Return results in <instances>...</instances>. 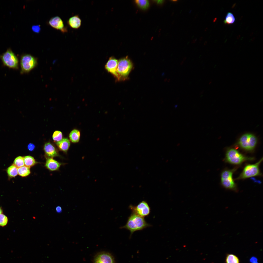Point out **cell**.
I'll return each mask as SVG.
<instances>
[{
    "mask_svg": "<svg viewBox=\"0 0 263 263\" xmlns=\"http://www.w3.org/2000/svg\"><path fill=\"white\" fill-rule=\"evenodd\" d=\"M151 226L146 222L144 217L132 213L128 218L125 225L121 228L129 230L131 236L134 232L142 230Z\"/></svg>",
    "mask_w": 263,
    "mask_h": 263,
    "instance_id": "cell-1",
    "label": "cell"
},
{
    "mask_svg": "<svg viewBox=\"0 0 263 263\" xmlns=\"http://www.w3.org/2000/svg\"><path fill=\"white\" fill-rule=\"evenodd\" d=\"M254 159V157H248L244 155L234 148L228 149L226 151L225 154L226 161L234 165H240L244 161L253 160Z\"/></svg>",
    "mask_w": 263,
    "mask_h": 263,
    "instance_id": "cell-2",
    "label": "cell"
},
{
    "mask_svg": "<svg viewBox=\"0 0 263 263\" xmlns=\"http://www.w3.org/2000/svg\"><path fill=\"white\" fill-rule=\"evenodd\" d=\"M133 67L132 62L127 56L120 59L117 69L119 81L127 79Z\"/></svg>",
    "mask_w": 263,
    "mask_h": 263,
    "instance_id": "cell-3",
    "label": "cell"
},
{
    "mask_svg": "<svg viewBox=\"0 0 263 263\" xmlns=\"http://www.w3.org/2000/svg\"><path fill=\"white\" fill-rule=\"evenodd\" d=\"M257 139L254 135L247 133L242 135L239 139L238 144L243 150L251 151L255 148L257 143Z\"/></svg>",
    "mask_w": 263,
    "mask_h": 263,
    "instance_id": "cell-4",
    "label": "cell"
},
{
    "mask_svg": "<svg viewBox=\"0 0 263 263\" xmlns=\"http://www.w3.org/2000/svg\"><path fill=\"white\" fill-rule=\"evenodd\" d=\"M263 158L257 162L253 164H248L244 167L236 180L244 179L253 177L259 176L261 174L259 168V165L262 161Z\"/></svg>",
    "mask_w": 263,
    "mask_h": 263,
    "instance_id": "cell-5",
    "label": "cell"
},
{
    "mask_svg": "<svg viewBox=\"0 0 263 263\" xmlns=\"http://www.w3.org/2000/svg\"><path fill=\"white\" fill-rule=\"evenodd\" d=\"M37 59L29 54H25L20 57V73L22 74L29 73L37 65Z\"/></svg>",
    "mask_w": 263,
    "mask_h": 263,
    "instance_id": "cell-6",
    "label": "cell"
},
{
    "mask_svg": "<svg viewBox=\"0 0 263 263\" xmlns=\"http://www.w3.org/2000/svg\"><path fill=\"white\" fill-rule=\"evenodd\" d=\"M0 58L4 66L14 69H19L18 58L10 48L0 55Z\"/></svg>",
    "mask_w": 263,
    "mask_h": 263,
    "instance_id": "cell-7",
    "label": "cell"
},
{
    "mask_svg": "<svg viewBox=\"0 0 263 263\" xmlns=\"http://www.w3.org/2000/svg\"><path fill=\"white\" fill-rule=\"evenodd\" d=\"M236 169L224 170L221 174V183L224 188L234 190L237 191V186L233 178V175Z\"/></svg>",
    "mask_w": 263,
    "mask_h": 263,
    "instance_id": "cell-8",
    "label": "cell"
},
{
    "mask_svg": "<svg viewBox=\"0 0 263 263\" xmlns=\"http://www.w3.org/2000/svg\"><path fill=\"white\" fill-rule=\"evenodd\" d=\"M129 208L132 211V213L143 217L148 216L150 211L148 203L144 200L140 202L136 206L130 205Z\"/></svg>",
    "mask_w": 263,
    "mask_h": 263,
    "instance_id": "cell-9",
    "label": "cell"
},
{
    "mask_svg": "<svg viewBox=\"0 0 263 263\" xmlns=\"http://www.w3.org/2000/svg\"><path fill=\"white\" fill-rule=\"evenodd\" d=\"M94 263H114L113 256L110 253L102 252L98 254L95 257Z\"/></svg>",
    "mask_w": 263,
    "mask_h": 263,
    "instance_id": "cell-10",
    "label": "cell"
},
{
    "mask_svg": "<svg viewBox=\"0 0 263 263\" xmlns=\"http://www.w3.org/2000/svg\"><path fill=\"white\" fill-rule=\"evenodd\" d=\"M118 63V61L117 59L113 57H111L105 65V68L119 80V78L117 72Z\"/></svg>",
    "mask_w": 263,
    "mask_h": 263,
    "instance_id": "cell-11",
    "label": "cell"
},
{
    "mask_svg": "<svg viewBox=\"0 0 263 263\" xmlns=\"http://www.w3.org/2000/svg\"><path fill=\"white\" fill-rule=\"evenodd\" d=\"M49 25L53 28L60 30L64 33L67 31V29L65 27L63 21L60 17L56 16L51 18L49 21Z\"/></svg>",
    "mask_w": 263,
    "mask_h": 263,
    "instance_id": "cell-12",
    "label": "cell"
},
{
    "mask_svg": "<svg viewBox=\"0 0 263 263\" xmlns=\"http://www.w3.org/2000/svg\"><path fill=\"white\" fill-rule=\"evenodd\" d=\"M45 153L50 157H53L58 155L57 150L54 146L51 143H46L44 147Z\"/></svg>",
    "mask_w": 263,
    "mask_h": 263,
    "instance_id": "cell-13",
    "label": "cell"
},
{
    "mask_svg": "<svg viewBox=\"0 0 263 263\" xmlns=\"http://www.w3.org/2000/svg\"><path fill=\"white\" fill-rule=\"evenodd\" d=\"M67 24L71 28L77 29L80 27L81 20L78 15H75L70 18L68 20Z\"/></svg>",
    "mask_w": 263,
    "mask_h": 263,
    "instance_id": "cell-14",
    "label": "cell"
},
{
    "mask_svg": "<svg viewBox=\"0 0 263 263\" xmlns=\"http://www.w3.org/2000/svg\"><path fill=\"white\" fill-rule=\"evenodd\" d=\"M61 164L51 158L47 159L45 166L48 169L52 171L58 169L60 167Z\"/></svg>",
    "mask_w": 263,
    "mask_h": 263,
    "instance_id": "cell-15",
    "label": "cell"
},
{
    "mask_svg": "<svg viewBox=\"0 0 263 263\" xmlns=\"http://www.w3.org/2000/svg\"><path fill=\"white\" fill-rule=\"evenodd\" d=\"M56 144L59 149L66 152L70 146V143L69 140L67 138H64L60 141L56 142Z\"/></svg>",
    "mask_w": 263,
    "mask_h": 263,
    "instance_id": "cell-16",
    "label": "cell"
},
{
    "mask_svg": "<svg viewBox=\"0 0 263 263\" xmlns=\"http://www.w3.org/2000/svg\"><path fill=\"white\" fill-rule=\"evenodd\" d=\"M80 132L78 130L74 129L72 130L69 134L70 141L72 142H78L79 141L80 137Z\"/></svg>",
    "mask_w": 263,
    "mask_h": 263,
    "instance_id": "cell-17",
    "label": "cell"
},
{
    "mask_svg": "<svg viewBox=\"0 0 263 263\" xmlns=\"http://www.w3.org/2000/svg\"><path fill=\"white\" fill-rule=\"evenodd\" d=\"M24 164L25 166L30 167L34 165L36 162L34 158L30 156H27L23 157Z\"/></svg>",
    "mask_w": 263,
    "mask_h": 263,
    "instance_id": "cell-18",
    "label": "cell"
},
{
    "mask_svg": "<svg viewBox=\"0 0 263 263\" xmlns=\"http://www.w3.org/2000/svg\"><path fill=\"white\" fill-rule=\"evenodd\" d=\"M18 173L19 175L22 177H26L30 173V168L24 166L18 168Z\"/></svg>",
    "mask_w": 263,
    "mask_h": 263,
    "instance_id": "cell-19",
    "label": "cell"
},
{
    "mask_svg": "<svg viewBox=\"0 0 263 263\" xmlns=\"http://www.w3.org/2000/svg\"><path fill=\"white\" fill-rule=\"evenodd\" d=\"M226 263H240L238 258L236 255L231 254H228L225 259Z\"/></svg>",
    "mask_w": 263,
    "mask_h": 263,
    "instance_id": "cell-20",
    "label": "cell"
},
{
    "mask_svg": "<svg viewBox=\"0 0 263 263\" xmlns=\"http://www.w3.org/2000/svg\"><path fill=\"white\" fill-rule=\"evenodd\" d=\"M7 172L9 177H14L18 174V168L13 164L8 168Z\"/></svg>",
    "mask_w": 263,
    "mask_h": 263,
    "instance_id": "cell-21",
    "label": "cell"
},
{
    "mask_svg": "<svg viewBox=\"0 0 263 263\" xmlns=\"http://www.w3.org/2000/svg\"><path fill=\"white\" fill-rule=\"evenodd\" d=\"M235 21V18L233 14L231 12H228L226 15L224 22L226 24H231L234 23Z\"/></svg>",
    "mask_w": 263,
    "mask_h": 263,
    "instance_id": "cell-22",
    "label": "cell"
},
{
    "mask_svg": "<svg viewBox=\"0 0 263 263\" xmlns=\"http://www.w3.org/2000/svg\"><path fill=\"white\" fill-rule=\"evenodd\" d=\"M135 2L138 6L142 9H147L149 6V2L147 0H136Z\"/></svg>",
    "mask_w": 263,
    "mask_h": 263,
    "instance_id": "cell-23",
    "label": "cell"
},
{
    "mask_svg": "<svg viewBox=\"0 0 263 263\" xmlns=\"http://www.w3.org/2000/svg\"><path fill=\"white\" fill-rule=\"evenodd\" d=\"M13 164L18 168L24 165L23 157L21 156H18L15 159Z\"/></svg>",
    "mask_w": 263,
    "mask_h": 263,
    "instance_id": "cell-24",
    "label": "cell"
},
{
    "mask_svg": "<svg viewBox=\"0 0 263 263\" xmlns=\"http://www.w3.org/2000/svg\"><path fill=\"white\" fill-rule=\"evenodd\" d=\"M63 135L62 132L58 131H56L53 133L52 138L53 140L55 142L59 141L62 139Z\"/></svg>",
    "mask_w": 263,
    "mask_h": 263,
    "instance_id": "cell-25",
    "label": "cell"
},
{
    "mask_svg": "<svg viewBox=\"0 0 263 263\" xmlns=\"http://www.w3.org/2000/svg\"><path fill=\"white\" fill-rule=\"evenodd\" d=\"M8 221L7 217L2 214H0V225L4 226L7 224Z\"/></svg>",
    "mask_w": 263,
    "mask_h": 263,
    "instance_id": "cell-26",
    "label": "cell"
},
{
    "mask_svg": "<svg viewBox=\"0 0 263 263\" xmlns=\"http://www.w3.org/2000/svg\"><path fill=\"white\" fill-rule=\"evenodd\" d=\"M31 29L33 32L36 33H39L41 30L40 26L39 25H33Z\"/></svg>",
    "mask_w": 263,
    "mask_h": 263,
    "instance_id": "cell-27",
    "label": "cell"
},
{
    "mask_svg": "<svg viewBox=\"0 0 263 263\" xmlns=\"http://www.w3.org/2000/svg\"><path fill=\"white\" fill-rule=\"evenodd\" d=\"M35 148V145L33 143H29L28 145V150L30 151H33Z\"/></svg>",
    "mask_w": 263,
    "mask_h": 263,
    "instance_id": "cell-28",
    "label": "cell"
},
{
    "mask_svg": "<svg viewBox=\"0 0 263 263\" xmlns=\"http://www.w3.org/2000/svg\"><path fill=\"white\" fill-rule=\"evenodd\" d=\"M257 258L255 257H252L250 259V262L252 263L253 262H257Z\"/></svg>",
    "mask_w": 263,
    "mask_h": 263,
    "instance_id": "cell-29",
    "label": "cell"
},
{
    "mask_svg": "<svg viewBox=\"0 0 263 263\" xmlns=\"http://www.w3.org/2000/svg\"><path fill=\"white\" fill-rule=\"evenodd\" d=\"M56 210L57 212L60 213L62 211L61 207L60 206H58L56 207Z\"/></svg>",
    "mask_w": 263,
    "mask_h": 263,
    "instance_id": "cell-30",
    "label": "cell"
},
{
    "mask_svg": "<svg viewBox=\"0 0 263 263\" xmlns=\"http://www.w3.org/2000/svg\"><path fill=\"white\" fill-rule=\"evenodd\" d=\"M164 1L163 0H157L156 2L158 3L159 4H162L164 2Z\"/></svg>",
    "mask_w": 263,
    "mask_h": 263,
    "instance_id": "cell-31",
    "label": "cell"
},
{
    "mask_svg": "<svg viewBox=\"0 0 263 263\" xmlns=\"http://www.w3.org/2000/svg\"><path fill=\"white\" fill-rule=\"evenodd\" d=\"M2 213V210L1 208L0 207V214H1Z\"/></svg>",
    "mask_w": 263,
    "mask_h": 263,
    "instance_id": "cell-32",
    "label": "cell"
},
{
    "mask_svg": "<svg viewBox=\"0 0 263 263\" xmlns=\"http://www.w3.org/2000/svg\"><path fill=\"white\" fill-rule=\"evenodd\" d=\"M184 61H182V62H181V63H180V65H183V63H184Z\"/></svg>",
    "mask_w": 263,
    "mask_h": 263,
    "instance_id": "cell-33",
    "label": "cell"
},
{
    "mask_svg": "<svg viewBox=\"0 0 263 263\" xmlns=\"http://www.w3.org/2000/svg\"><path fill=\"white\" fill-rule=\"evenodd\" d=\"M204 92V91H201V92L200 93V94H202Z\"/></svg>",
    "mask_w": 263,
    "mask_h": 263,
    "instance_id": "cell-34",
    "label": "cell"
},
{
    "mask_svg": "<svg viewBox=\"0 0 263 263\" xmlns=\"http://www.w3.org/2000/svg\"><path fill=\"white\" fill-rule=\"evenodd\" d=\"M258 263L257 262H253V263Z\"/></svg>",
    "mask_w": 263,
    "mask_h": 263,
    "instance_id": "cell-35",
    "label": "cell"
}]
</instances>
